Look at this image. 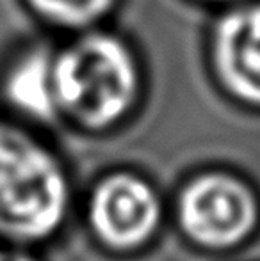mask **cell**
<instances>
[{"label": "cell", "mask_w": 260, "mask_h": 261, "mask_svg": "<svg viewBox=\"0 0 260 261\" xmlns=\"http://www.w3.org/2000/svg\"><path fill=\"white\" fill-rule=\"evenodd\" d=\"M68 206L59 158L27 132L0 123V238L45 240L63 226Z\"/></svg>", "instance_id": "obj_1"}, {"label": "cell", "mask_w": 260, "mask_h": 261, "mask_svg": "<svg viewBox=\"0 0 260 261\" xmlns=\"http://www.w3.org/2000/svg\"><path fill=\"white\" fill-rule=\"evenodd\" d=\"M59 112L89 130L120 121L137 96V71L129 50L109 36H87L54 62Z\"/></svg>", "instance_id": "obj_2"}, {"label": "cell", "mask_w": 260, "mask_h": 261, "mask_svg": "<svg viewBox=\"0 0 260 261\" xmlns=\"http://www.w3.org/2000/svg\"><path fill=\"white\" fill-rule=\"evenodd\" d=\"M178 224L203 249L225 251L246 242L260 220L255 190L230 172H205L193 178L178 197Z\"/></svg>", "instance_id": "obj_3"}, {"label": "cell", "mask_w": 260, "mask_h": 261, "mask_svg": "<svg viewBox=\"0 0 260 261\" xmlns=\"http://www.w3.org/2000/svg\"><path fill=\"white\" fill-rule=\"evenodd\" d=\"M162 206L155 189L141 176L114 172L97 183L87 203L94 237L114 251H134L159 229Z\"/></svg>", "instance_id": "obj_4"}, {"label": "cell", "mask_w": 260, "mask_h": 261, "mask_svg": "<svg viewBox=\"0 0 260 261\" xmlns=\"http://www.w3.org/2000/svg\"><path fill=\"white\" fill-rule=\"evenodd\" d=\"M216 69L233 98L260 107V2L230 11L214 36Z\"/></svg>", "instance_id": "obj_5"}, {"label": "cell", "mask_w": 260, "mask_h": 261, "mask_svg": "<svg viewBox=\"0 0 260 261\" xmlns=\"http://www.w3.org/2000/svg\"><path fill=\"white\" fill-rule=\"evenodd\" d=\"M9 101L27 116L50 121L57 112L54 62L45 52H32L18 62L6 82Z\"/></svg>", "instance_id": "obj_6"}, {"label": "cell", "mask_w": 260, "mask_h": 261, "mask_svg": "<svg viewBox=\"0 0 260 261\" xmlns=\"http://www.w3.org/2000/svg\"><path fill=\"white\" fill-rule=\"evenodd\" d=\"M31 4L49 20L80 27L107 13L112 0H31Z\"/></svg>", "instance_id": "obj_7"}, {"label": "cell", "mask_w": 260, "mask_h": 261, "mask_svg": "<svg viewBox=\"0 0 260 261\" xmlns=\"http://www.w3.org/2000/svg\"><path fill=\"white\" fill-rule=\"evenodd\" d=\"M0 261H38L32 258L31 254H25L20 251H6V249H0Z\"/></svg>", "instance_id": "obj_8"}]
</instances>
